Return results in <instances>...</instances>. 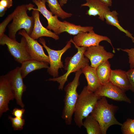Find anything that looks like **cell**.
Returning a JSON list of instances; mask_svg holds the SVG:
<instances>
[{
	"instance_id": "d590c367",
	"label": "cell",
	"mask_w": 134,
	"mask_h": 134,
	"mask_svg": "<svg viewBox=\"0 0 134 134\" xmlns=\"http://www.w3.org/2000/svg\"></svg>"
},
{
	"instance_id": "44dd1931",
	"label": "cell",
	"mask_w": 134,
	"mask_h": 134,
	"mask_svg": "<svg viewBox=\"0 0 134 134\" xmlns=\"http://www.w3.org/2000/svg\"><path fill=\"white\" fill-rule=\"evenodd\" d=\"M118 14L116 10L110 11L107 12L104 15V19L107 24L114 26L120 31L124 32L126 35L130 38L133 42L134 43V37L128 30L124 29L119 24L118 15Z\"/></svg>"
},
{
	"instance_id": "e0dca14e",
	"label": "cell",
	"mask_w": 134,
	"mask_h": 134,
	"mask_svg": "<svg viewBox=\"0 0 134 134\" xmlns=\"http://www.w3.org/2000/svg\"><path fill=\"white\" fill-rule=\"evenodd\" d=\"M109 82L124 92L130 90V85L127 71L120 69L112 70Z\"/></svg>"
},
{
	"instance_id": "83f0119b",
	"label": "cell",
	"mask_w": 134,
	"mask_h": 134,
	"mask_svg": "<svg viewBox=\"0 0 134 134\" xmlns=\"http://www.w3.org/2000/svg\"><path fill=\"white\" fill-rule=\"evenodd\" d=\"M118 50H121L127 53L128 56L129 62L130 64V69L134 68V48L131 49H123L118 48Z\"/></svg>"
},
{
	"instance_id": "d4e9b609",
	"label": "cell",
	"mask_w": 134,
	"mask_h": 134,
	"mask_svg": "<svg viewBox=\"0 0 134 134\" xmlns=\"http://www.w3.org/2000/svg\"><path fill=\"white\" fill-rule=\"evenodd\" d=\"M123 134H134V119H127L121 126Z\"/></svg>"
},
{
	"instance_id": "2e32d148",
	"label": "cell",
	"mask_w": 134,
	"mask_h": 134,
	"mask_svg": "<svg viewBox=\"0 0 134 134\" xmlns=\"http://www.w3.org/2000/svg\"><path fill=\"white\" fill-rule=\"evenodd\" d=\"M86 0V2L81 4V6L89 7L86 14L89 16H98L99 19L104 21L105 13L110 11L109 7L99 0Z\"/></svg>"
},
{
	"instance_id": "6da1fadb",
	"label": "cell",
	"mask_w": 134,
	"mask_h": 134,
	"mask_svg": "<svg viewBox=\"0 0 134 134\" xmlns=\"http://www.w3.org/2000/svg\"><path fill=\"white\" fill-rule=\"evenodd\" d=\"M118 108L117 106L109 104L105 97H102L97 101L91 114L99 124L102 134H106L108 129L111 126L122 125L115 117V114Z\"/></svg>"
},
{
	"instance_id": "f1b7e54d",
	"label": "cell",
	"mask_w": 134,
	"mask_h": 134,
	"mask_svg": "<svg viewBox=\"0 0 134 134\" xmlns=\"http://www.w3.org/2000/svg\"><path fill=\"white\" fill-rule=\"evenodd\" d=\"M13 12L8 15L0 24V37L1 36L5 31L6 28L10 21L12 20L13 16Z\"/></svg>"
},
{
	"instance_id": "8fae6325",
	"label": "cell",
	"mask_w": 134,
	"mask_h": 134,
	"mask_svg": "<svg viewBox=\"0 0 134 134\" xmlns=\"http://www.w3.org/2000/svg\"><path fill=\"white\" fill-rule=\"evenodd\" d=\"M18 34L25 38L28 52L32 59L46 62L49 64V56L45 53L43 46L41 45L36 40L31 37L24 29L20 30Z\"/></svg>"
},
{
	"instance_id": "5b68a950",
	"label": "cell",
	"mask_w": 134,
	"mask_h": 134,
	"mask_svg": "<svg viewBox=\"0 0 134 134\" xmlns=\"http://www.w3.org/2000/svg\"><path fill=\"white\" fill-rule=\"evenodd\" d=\"M82 73V69L76 72L73 80L68 83L64 89L65 95L62 117L67 125L71 124L72 116L79 95L77 91V88L80 85L79 78Z\"/></svg>"
},
{
	"instance_id": "3957f363",
	"label": "cell",
	"mask_w": 134,
	"mask_h": 134,
	"mask_svg": "<svg viewBox=\"0 0 134 134\" xmlns=\"http://www.w3.org/2000/svg\"><path fill=\"white\" fill-rule=\"evenodd\" d=\"M69 41L73 44L77 49V52L73 56L67 57L66 59L64 68L67 71L66 72L61 76L50 78L47 80L56 81L59 83V90H63L64 84L67 81V78L70 73L76 72L89 65V60L87 58L85 57L84 55L87 47L78 46L74 43L72 39Z\"/></svg>"
},
{
	"instance_id": "5bb4252c",
	"label": "cell",
	"mask_w": 134,
	"mask_h": 134,
	"mask_svg": "<svg viewBox=\"0 0 134 134\" xmlns=\"http://www.w3.org/2000/svg\"><path fill=\"white\" fill-rule=\"evenodd\" d=\"M15 99L7 74L0 76V117L9 110L8 104Z\"/></svg>"
},
{
	"instance_id": "d6a6232c",
	"label": "cell",
	"mask_w": 134,
	"mask_h": 134,
	"mask_svg": "<svg viewBox=\"0 0 134 134\" xmlns=\"http://www.w3.org/2000/svg\"><path fill=\"white\" fill-rule=\"evenodd\" d=\"M67 0H59V2L61 5L62 6L64 5V4H66L67 2Z\"/></svg>"
},
{
	"instance_id": "1f68e13d",
	"label": "cell",
	"mask_w": 134,
	"mask_h": 134,
	"mask_svg": "<svg viewBox=\"0 0 134 134\" xmlns=\"http://www.w3.org/2000/svg\"><path fill=\"white\" fill-rule=\"evenodd\" d=\"M101 2L104 3L108 6L110 7L112 6V0H99Z\"/></svg>"
},
{
	"instance_id": "f546056e",
	"label": "cell",
	"mask_w": 134,
	"mask_h": 134,
	"mask_svg": "<svg viewBox=\"0 0 134 134\" xmlns=\"http://www.w3.org/2000/svg\"><path fill=\"white\" fill-rule=\"evenodd\" d=\"M127 73L130 84V90L134 92V68L130 69L127 71Z\"/></svg>"
},
{
	"instance_id": "30bf717a",
	"label": "cell",
	"mask_w": 134,
	"mask_h": 134,
	"mask_svg": "<svg viewBox=\"0 0 134 134\" xmlns=\"http://www.w3.org/2000/svg\"><path fill=\"white\" fill-rule=\"evenodd\" d=\"M84 55L90 61V66L96 68L101 64L113 58L114 55L107 52L103 46L99 45L87 47Z\"/></svg>"
},
{
	"instance_id": "52a82bcc",
	"label": "cell",
	"mask_w": 134,
	"mask_h": 134,
	"mask_svg": "<svg viewBox=\"0 0 134 134\" xmlns=\"http://www.w3.org/2000/svg\"><path fill=\"white\" fill-rule=\"evenodd\" d=\"M38 41L45 49L48 54L50 66L47 68V72L53 78L58 77L59 69L64 67L61 61L62 56L71 47V42L68 41L66 45L62 49L56 50L52 49L47 46L45 40L43 38H39Z\"/></svg>"
},
{
	"instance_id": "4316f807",
	"label": "cell",
	"mask_w": 134,
	"mask_h": 134,
	"mask_svg": "<svg viewBox=\"0 0 134 134\" xmlns=\"http://www.w3.org/2000/svg\"><path fill=\"white\" fill-rule=\"evenodd\" d=\"M12 0H0V17L4 15L7 9L13 5Z\"/></svg>"
},
{
	"instance_id": "4dcf8cb0",
	"label": "cell",
	"mask_w": 134,
	"mask_h": 134,
	"mask_svg": "<svg viewBox=\"0 0 134 134\" xmlns=\"http://www.w3.org/2000/svg\"><path fill=\"white\" fill-rule=\"evenodd\" d=\"M25 111V109L23 108H19L15 107L13 109L11 113L15 117L23 118Z\"/></svg>"
},
{
	"instance_id": "ba28073f",
	"label": "cell",
	"mask_w": 134,
	"mask_h": 134,
	"mask_svg": "<svg viewBox=\"0 0 134 134\" xmlns=\"http://www.w3.org/2000/svg\"><path fill=\"white\" fill-rule=\"evenodd\" d=\"M10 87L15 96L17 103L22 108L25 105L22 100V96L27 89L24 84L20 67H17L7 74Z\"/></svg>"
},
{
	"instance_id": "ffe728a7",
	"label": "cell",
	"mask_w": 134,
	"mask_h": 134,
	"mask_svg": "<svg viewBox=\"0 0 134 134\" xmlns=\"http://www.w3.org/2000/svg\"><path fill=\"white\" fill-rule=\"evenodd\" d=\"M60 24L58 35L66 32L71 35H77L81 32H88L93 30L94 29L93 27H82L80 25H76L66 21L63 22L60 21Z\"/></svg>"
},
{
	"instance_id": "4fadbf2b",
	"label": "cell",
	"mask_w": 134,
	"mask_h": 134,
	"mask_svg": "<svg viewBox=\"0 0 134 134\" xmlns=\"http://www.w3.org/2000/svg\"><path fill=\"white\" fill-rule=\"evenodd\" d=\"M32 1L37 6V8L30 7L29 11L36 10L40 12L47 20L48 25L46 28L50 31L52 30L54 33L58 35L60 21L58 19L57 16L53 15L51 12L46 8L45 5L46 0H41L40 1L33 0Z\"/></svg>"
},
{
	"instance_id": "8992f818",
	"label": "cell",
	"mask_w": 134,
	"mask_h": 134,
	"mask_svg": "<svg viewBox=\"0 0 134 134\" xmlns=\"http://www.w3.org/2000/svg\"><path fill=\"white\" fill-rule=\"evenodd\" d=\"M0 44L6 45L15 60L20 63L32 59L28 52L26 40L23 36L19 42L4 34L0 37Z\"/></svg>"
},
{
	"instance_id": "7c38bea8",
	"label": "cell",
	"mask_w": 134,
	"mask_h": 134,
	"mask_svg": "<svg viewBox=\"0 0 134 134\" xmlns=\"http://www.w3.org/2000/svg\"><path fill=\"white\" fill-rule=\"evenodd\" d=\"M94 93L101 97H105L116 101H124L129 103H131V99L127 96L125 92L110 82L102 85Z\"/></svg>"
},
{
	"instance_id": "9c48e42d",
	"label": "cell",
	"mask_w": 134,
	"mask_h": 134,
	"mask_svg": "<svg viewBox=\"0 0 134 134\" xmlns=\"http://www.w3.org/2000/svg\"><path fill=\"white\" fill-rule=\"evenodd\" d=\"M73 40L78 46L86 47L98 46L100 42L105 41L111 44L113 48V52L115 53L110 39L107 36L96 34L93 30L88 32H81L74 36Z\"/></svg>"
},
{
	"instance_id": "603a6c76",
	"label": "cell",
	"mask_w": 134,
	"mask_h": 134,
	"mask_svg": "<svg viewBox=\"0 0 134 134\" xmlns=\"http://www.w3.org/2000/svg\"><path fill=\"white\" fill-rule=\"evenodd\" d=\"M83 126L86 129L88 134H102L99 124L91 114L85 118Z\"/></svg>"
},
{
	"instance_id": "ac0fdd59",
	"label": "cell",
	"mask_w": 134,
	"mask_h": 134,
	"mask_svg": "<svg viewBox=\"0 0 134 134\" xmlns=\"http://www.w3.org/2000/svg\"><path fill=\"white\" fill-rule=\"evenodd\" d=\"M82 70L87 82L88 89L90 92H95L102 85L96 74V68L88 65Z\"/></svg>"
},
{
	"instance_id": "9a60e30c",
	"label": "cell",
	"mask_w": 134,
	"mask_h": 134,
	"mask_svg": "<svg viewBox=\"0 0 134 134\" xmlns=\"http://www.w3.org/2000/svg\"><path fill=\"white\" fill-rule=\"evenodd\" d=\"M32 15L34 17V23L33 31L30 35L35 40L43 36L52 38L56 40H58L59 37L58 35L44 27L40 21L39 12L36 10H33Z\"/></svg>"
},
{
	"instance_id": "cb8c5ba5",
	"label": "cell",
	"mask_w": 134,
	"mask_h": 134,
	"mask_svg": "<svg viewBox=\"0 0 134 134\" xmlns=\"http://www.w3.org/2000/svg\"><path fill=\"white\" fill-rule=\"evenodd\" d=\"M51 11L53 14L61 18L64 19L71 17L72 14L67 12L62 8L58 0H46Z\"/></svg>"
},
{
	"instance_id": "e575fe53",
	"label": "cell",
	"mask_w": 134,
	"mask_h": 134,
	"mask_svg": "<svg viewBox=\"0 0 134 134\" xmlns=\"http://www.w3.org/2000/svg\"></svg>"
},
{
	"instance_id": "836d02e7",
	"label": "cell",
	"mask_w": 134,
	"mask_h": 134,
	"mask_svg": "<svg viewBox=\"0 0 134 134\" xmlns=\"http://www.w3.org/2000/svg\"><path fill=\"white\" fill-rule=\"evenodd\" d=\"M38 1H40L41 0H37Z\"/></svg>"
},
{
	"instance_id": "277c9868",
	"label": "cell",
	"mask_w": 134,
	"mask_h": 134,
	"mask_svg": "<svg viewBox=\"0 0 134 134\" xmlns=\"http://www.w3.org/2000/svg\"><path fill=\"white\" fill-rule=\"evenodd\" d=\"M101 97L90 91L85 86L79 95L74 113V120L76 125L81 128L83 120L91 114L98 100Z\"/></svg>"
},
{
	"instance_id": "7a4b0ae2",
	"label": "cell",
	"mask_w": 134,
	"mask_h": 134,
	"mask_svg": "<svg viewBox=\"0 0 134 134\" xmlns=\"http://www.w3.org/2000/svg\"><path fill=\"white\" fill-rule=\"evenodd\" d=\"M34 6L30 3L18 5L15 8L13 11L12 21L8 26V36L10 37L16 39V33L22 29L25 30L28 34L30 35L33 29L34 20L32 15H28L27 11L30 7Z\"/></svg>"
},
{
	"instance_id": "d6986e66",
	"label": "cell",
	"mask_w": 134,
	"mask_h": 134,
	"mask_svg": "<svg viewBox=\"0 0 134 134\" xmlns=\"http://www.w3.org/2000/svg\"><path fill=\"white\" fill-rule=\"evenodd\" d=\"M48 63L39 61L33 59L26 60L21 64L20 67L21 73L24 78L30 73L36 70L42 68H48Z\"/></svg>"
},
{
	"instance_id": "7402d4cb",
	"label": "cell",
	"mask_w": 134,
	"mask_h": 134,
	"mask_svg": "<svg viewBox=\"0 0 134 134\" xmlns=\"http://www.w3.org/2000/svg\"><path fill=\"white\" fill-rule=\"evenodd\" d=\"M108 60L99 65L96 68V72L99 80L102 85L109 82L112 69Z\"/></svg>"
},
{
	"instance_id": "484cf974",
	"label": "cell",
	"mask_w": 134,
	"mask_h": 134,
	"mask_svg": "<svg viewBox=\"0 0 134 134\" xmlns=\"http://www.w3.org/2000/svg\"><path fill=\"white\" fill-rule=\"evenodd\" d=\"M8 118L11 122L12 126L14 130H21L23 129L25 122L24 119L15 117H14L11 116H9Z\"/></svg>"
}]
</instances>
